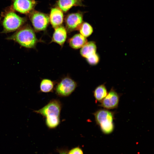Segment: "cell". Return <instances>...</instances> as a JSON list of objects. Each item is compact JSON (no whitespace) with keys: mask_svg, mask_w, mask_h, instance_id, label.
<instances>
[{"mask_svg":"<svg viewBox=\"0 0 154 154\" xmlns=\"http://www.w3.org/2000/svg\"><path fill=\"white\" fill-rule=\"evenodd\" d=\"M6 39L13 40L21 46L28 48H35L38 41L34 30L28 24L22 26Z\"/></svg>","mask_w":154,"mask_h":154,"instance_id":"6da1fadb","label":"cell"},{"mask_svg":"<svg viewBox=\"0 0 154 154\" xmlns=\"http://www.w3.org/2000/svg\"><path fill=\"white\" fill-rule=\"evenodd\" d=\"M93 114L96 124L99 126L102 132L109 134L113 131L114 127L113 112L106 109H100Z\"/></svg>","mask_w":154,"mask_h":154,"instance_id":"7a4b0ae2","label":"cell"},{"mask_svg":"<svg viewBox=\"0 0 154 154\" xmlns=\"http://www.w3.org/2000/svg\"><path fill=\"white\" fill-rule=\"evenodd\" d=\"M13 10L7 11L4 14L2 21L3 33H7L17 31L26 22L27 18L17 14Z\"/></svg>","mask_w":154,"mask_h":154,"instance_id":"3957f363","label":"cell"},{"mask_svg":"<svg viewBox=\"0 0 154 154\" xmlns=\"http://www.w3.org/2000/svg\"><path fill=\"white\" fill-rule=\"evenodd\" d=\"M28 15L35 31L46 30L49 22V17L47 15L34 10Z\"/></svg>","mask_w":154,"mask_h":154,"instance_id":"277c9868","label":"cell"},{"mask_svg":"<svg viewBox=\"0 0 154 154\" xmlns=\"http://www.w3.org/2000/svg\"><path fill=\"white\" fill-rule=\"evenodd\" d=\"M77 85L76 82L71 78L68 77H65L56 85V93L60 96H68L74 91Z\"/></svg>","mask_w":154,"mask_h":154,"instance_id":"5b68a950","label":"cell"},{"mask_svg":"<svg viewBox=\"0 0 154 154\" xmlns=\"http://www.w3.org/2000/svg\"><path fill=\"white\" fill-rule=\"evenodd\" d=\"M61 104L56 99L51 100L47 105L38 110L34 112L41 115L45 117H48L60 116Z\"/></svg>","mask_w":154,"mask_h":154,"instance_id":"8992f818","label":"cell"},{"mask_svg":"<svg viewBox=\"0 0 154 154\" xmlns=\"http://www.w3.org/2000/svg\"><path fill=\"white\" fill-rule=\"evenodd\" d=\"M37 4L35 0H13L12 9L20 13L29 14Z\"/></svg>","mask_w":154,"mask_h":154,"instance_id":"52a82bcc","label":"cell"},{"mask_svg":"<svg viewBox=\"0 0 154 154\" xmlns=\"http://www.w3.org/2000/svg\"><path fill=\"white\" fill-rule=\"evenodd\" d=\"M83 22V15L80 12L68 14L65 19V24L69 31L79 29Z\"/></svg>","mask_w":154,"mask_h":154,"instance_id":"ba28073f","label":"cell"},{"mask_svg":"<svg viewBox=\"0 0 154 154\" xmlns=\"http://www.w3.org/2000/svg\"><path fill=\"white\" fill-rule=\"evenodd\" d=\"M119 96L113 88H112L106 97L100 102V106L108 110L116 108L118 105Z\"/></svg>","mask_w":154,"mask_h":154,"instance_id":"9c48e42d","label":"cell"},{"mask_svg":"<svg viewBox=\"0 0 154 154\" xmlns=\"http://www.w3.org/2000/svg\"><path fill=\"white\" fill-rule=\"evenodd\" d=\"M49 21L52 27L55 29L61 26L64 19L62 11L58 8H52L49 17Z\"/></svg>","mask_w":154,"mask_h":154,"instance_id":"30bf717a","label":"cell"},{"mask_svg":"<svg viewBox=\"0 0 154 154\" xmlns=\"http://www.w3.org/2000/svg\"><path fill=\"white\" fill-rule=\"evenodd\" d=\"M67 31L65 28L61 26L55 29L51 42H54L61 46L63 45L66 39Z\"/></svg>","mask_w":154,"mask_h":154,"instance_id":"8fae6325","label":"cell"},{"mask_svg":"<svg viewBox=\"0 0 154 154\" xmlns=\"http://www.w3.org/2000/svg\"><path fill=\"white\" fill-rule=\"evenodd\" d=\"M57 5L58 8L64 12L73 6H83L82 0H58Z\"/></svg>","mask_w":154,"mask_h":154,"instance_id":"7c38bea8","label":"cell"},{"mask_svg":"<svg viewBox=\"0 0 154 154\" xmlns=\"http://www.w3.org/2000/svg\"><path fill=\"white\" fill-rule=\"evenodd\" d=\"M87 42V40L86 37L80 34L74 35L68 40L70 46L75 49L82 48Z\"/></svg>","mask_w":154,"mask_h":154,"instance_id":"4fadbf2b","label":"cell"},{"mask_svg":"<svg viewBox=\"0 0 154 154\" xmlns=\"http://www.w3.org/2000/svg\"><path fill=\"white\" fill-rule=\"evenodd\" d=\"M97 47L93 41L87 42L82 48L80 51L81 56L87 58L90 56L96 53Z\"/></svg>","mask_w":154,"mask_h":154,"instance_id":"5bb4252c","label":"cell"},{"mask_svg":"<svg viewBox=\"0 0 154 154\" xmlns=\"http://www.w3.org/2000/svg\"><path fill=\"white\" fill-rule=\"evenodd\" d=\"M108 94L107 89L104 84L97 87L94 92V95L96 100L101 102Z\"/></svg>","mask_w":154,"mask_h":154,"instance_id":"9a60e30c","label":"cell"},{"mask_svg":"<svg viewBox=\"0 0 154 154\" xmlns=\"http://www.w3.org/2000/svg\"><path fill=\"white\" fill-rule=\"evenodd\" d=\"M54 83L48 79H42L40 84V91L41 92L48 93L52 92L54 87Z\"/></svg>","mask_w":154,"mask_h":154,"instance_id":"2e32d148","label":"cell"},{"mask_svg":"<svg viewBox=\"0 0 154 154\" xmlns=\"http://www.w3.org/2000/svg\"><path fill=\"white\" fill-rule=\"evenodd\" d=\"M79 30L80 34L86 38L90 36L93 31L92 27L87 22L82 23Z\"/></svg>","mask_w":154,"mask_h":154,"instance_id":"e0dca14e","label":"cell"},{"mask_svg":"<svg viewBox=\"0 0 154 154\" xmlns=\"http://www.w3.org/2000/svg\"><path fill=\"white\" fill-rule=\"evenodd\" d=\"M60 117L57 116L46 117L45 123L47 127L50 129L56 128L60 124Z\"/></svg>","mask_w":154,"mask_h":154,"instance_id":"ac0fdd59","label":"cell"},{"mask_svg":"<svg viewBox=\"0 0 154 154\" xmlns=\"http://www.w3.org/2000/svg\"><path fill=\"white\" fill-rule=\"evenodd\" d=\"M86 60L88 63L90 65H95L99 62L100 57L96 53L86 58Z\"/></svg>","mask_w":154,"mask_h":154,"instance_id":"d6986e66","label":"cell"},{"mask_svg":"<svg viewBox=\"0 0 154 154\" xmlns=\"http://www.w3.org/2000/svg\"><path fill=\"white\" fill-rule=\"evenodd\" d=\"M67 154H84L82 149L79 146L74 147L69 151H67Z\"/></svg>","mask_w":154,"mask_h":154,"instance_id":"ffe728a7","label":"cell"},{"mask_svg":"<svg viewBox=\"0 0 154 154\" xmlns=\"http://www.w3.org/2000/svg\"><path fill=\"white\" fill-rule=\"evenodd\" d=\"M67 151L66 150H59L58 151L59 154H67Z\"/></svg>","mask_w":154,"mask_h":154,"instance_id":"44dd1931","label":"cell"}]
</instances>
